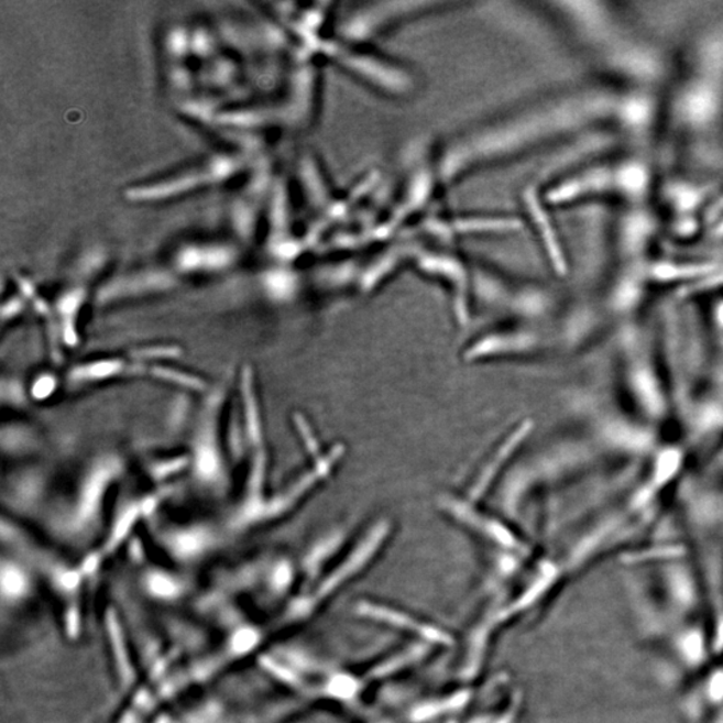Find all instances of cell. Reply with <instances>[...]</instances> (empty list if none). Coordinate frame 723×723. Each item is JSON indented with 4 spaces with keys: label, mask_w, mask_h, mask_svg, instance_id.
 <instances>
[{
    "label": "cell",
    "mask_w": 723,
    "mask_h": 723,
    "mask_svg": "<svg viewBox=\"0 0 723 723\" xmlns=\"http://www.w3.org/2000/svg\"><path fill=\"white\" fill-rule=\"evenodd\" d=\"M120 363L117 362H100L95 363L92 366L84 370V375L89 379H103V376L113 375L120 370Z\"/></svg>",
    "instance_id": "5b68a950"
},
{
    "label": "cell",
    "mask_w": 723,
    "mask_h": 723,
    "mask_svg": "<svg viewBox=\"0 0 723 723\" xmlns=\"http://www.w3.org/2000/svg\"><path fill=\"white\" fill-rule=\"evenodd\" d=\"M712 270L710 265H690V267H670V265H664L658 270L660 276L666 277H676V276H694L703 274Z\"/></svg>",
    "instance_id": "277c9868"
},
{
    "label": "cell",
    "mask_w": 723,
    "mask_h": 723,
    "mask_svg": "<svg viewBox=\"0 0 723 723\" xmlns=\"http://www.w3.org/2000/svg\"><path fill=\"white\" fill-rule=\"evenodd\" d=\"M111 471L109 468L98 469L91 475L86 484L83 499H80V513L83 516H90L95 512L96 506L100 504L105 488H107L110 480Z\"/></svg>",
    "instance_id": "7a4b0ae2"
},
{
    "label": "cell",
    "mask_w": 723,
    "mask_h": 723,
    "mask_svg": "<svg viewBox=\"0 0 723 723\" xmlns=\"http://www.w3.org/2000/svg\"><path fill=\"white\" fill-rule=\"evenodd\" d=\"M527 204L530 216H533L537 227H539L549 258H551L556 270H558L560 274H565L566 261L560 249L559 240L556 238L551 221H549L548 216L544 212V209L533 190H529L527 194Z\"/></svg>",
    "instance_id": "6da1fadb"
},
{
    "label": "cell",
    "mask_w": 723,
    "mask_h": 723,
    "mask_svg": "<svg viewBox=\"0 0 723 723\" xmlns=\"http://www.w3.org/2000/svg\"><path fill=\"white\" fill-rule=\"evenodd\" d=\"M219 460L212 449L202 448L197 454V471L202 478L211 479L218 472Z\"/></svg>",
    "instance_id": "3957f363"
},
{
    "label": "cell",
    "mask_w": 723,
    "mask_h": 723,
    "mask_svg": "<svg viewBox=\"0 0 723 723\" xmlns=\"http://www.w3.org/2000/svg\"><path fill=\"white\" fill-rule=\"evenodd\" d=\"M716 233H719V234H723V222H722V224L720 226L719 231H716Z\"/></svg>",
    "instance_id": "52a82bcc"
},
{
    "label": "cell",
    "mask_w": 723,
    "mask_h": 723,
    "mask_svg": "<svg viewBox=\"0 0 723 723\" xmlns=\"http://www.w3.org/2000/svg\"><path fill=\"white\" fill-rule=\"evenodd\" d=\"M55 381L52 376H42L41 380L35 382L33 393L36 398H47L54 392Z\"/></svg>",
    "instance_id": "8992f818"
}]
</instances>
